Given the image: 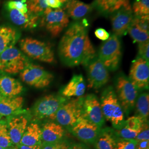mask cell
Listing matches in <instances>:
<instances>
[{
	"label": "cell",
	"instance_id": "1",
	"mask_svg": "<svg viewBox=\"0 0 149 149\" xmlns=\"http://www.w3.org/2000/svg\"><path fill=\"white\" fill-rule=\"evenodd\" d=\"M87 22L75 21L68 27L58 46L59 58L69 67L86 66L96 57V50L88 35Z\"/></svg>",
	"mask_w": 149,
	"mask_h": 149
},
{
	"label": "cell",
	"instance_id": "2",
	"mask_svg": "<svg viewBox=\"0 0 149 149\" xmlns=\"http://www.w3.org/2000/svg\"><path fill=\"white\" fill-rule=\"evenodd\" d=\"M100 102L104 119L111 123L116 130L123 128L125 115L113 87L109 86L102 92Z\"/></svg>",
	"mask_w": 149,
	"mask_h": 149
},
{
	"label": "cell",
	"instance_id": "3",
	"mask_svg": "<svg viewBox=\"0 0 149 149\" xmlns=\"http://www.w3.org/2000/svg\"><path fill=\"white\" fill-rule=\"evenodd\" d=\"M116 95L124 115L128 116L135 107L139 89L127 76L118 74L116 80Z\"/></svg>",
	"mask_w": 149,
	"mask_h": 149
},
{
	"label": "cell",
	"instance_id": "4",
	"mask_svg": "<svg viewBox=\"0 0 149 149\" xmlns=\"http://www.w3.org/2000/svg\"><path fill=\"white\" fill-rule=\"evenodd\" d=\"M69 98L61 95H50L41 98L36 102L32 108V115L34 120H54L59 108Z\"/></svg>",
	"mask_w": 149,
	"mask_h": 149
},
{
	"label": "cell",
	"instance_id": "5",
	"mask_svg": "<svg viewBox=\"0 0 149 149\" xmlns=\"http://www.w3.org/2000/svg\"><path fill=\"white\" fill-rule=\"evenodd\" d=\"M83 100V96L72 100L68 99L59 108L54 120L68 129L72 127L82 117Z\"/></svg>",
	"mask_w": 149,
	"mask_h": 149
},
{
	"label": "cell",
	"instance_id": "6",
	"mask_svg": "<svg viewBox=\"0 0 149 149\" xmlns=\"http://www.w3.org/2000/svg\"><path fill=\"white\" fill-rule=\"evenodd\" d=\"M98 59L110 71H116L120 65L122 58V46L119 38L114 34L105 41L98 53Z\"/></svg>",
	"mask_w": 149,
	"mask_h": 149
},
{
	"label": "cell",
	"instance_id": "7",
	"mask_svg": "<svg viewBox=\"0 0 149 149\" xmlns=\"http://www.w3.org/2000/svg\"><path fill=\"white\" fill-rule=\"evenodd\" d=\"M19 46L22 51L31 59L47 63H52L55 60L53 50L48 43L25 38L19 41Z\"/></svg>",
	"mask_w": 149,
	"mask_h": 149
},
{
	"label": "cell",
	"instance_id": "8",
	"mask_svg": "<svg viewBox=\"0 0 149 149\" xmlns=\"http://www.w3.org/2000/svg\"><path fill=\"white\" fill-rule=\"evenodd\" d=\"M40 26L44 27L53 37H57L69 26V17L63 9L52 10L47 7L43 12Z\"/></svg>",
	"mask_w": 149,
	"mask_h": 149
},
{
	"label": "cell",
	"instance_id": "9",
	"mask_svg": "<svg viewBox=\"0 0 149 149\" xmlns=\"http://www.w3.org/2000/svg\"><path fill=\"white\" fill-rule=\"evenodd\" d=\"M29 63L27 57L14 46L7 48L0 54V70L6 73H19Z\"/></svg>",
	"mask_w": 149,
	"mask_h": 149
},
{
	"label": "cell",
	"instance_id": "10",
	"mask_svg": "<svg viewBox=\"0 0 149 149\" xmlns=\"http://www.w3.org/2000/svg\"><path fill=\"white\" fill-rule=\"evenodd\" d=\"M20 77L29 86L37 88H43L50 84L54 76L43 67L29 63L21 72Z\"/></svg>",
	"mask_w": 149,
	"mask_h": 149
},
{
	"label": "cell",
	"instance_id": "11",
	"mask_svg": "<svg viewBox=\"0 0 149 149\" xmlns=\"http://www.w3.org/2000/svg\"><path fill=\"white\" fill-rule=\"evenodd\" d=\"M85 66L87 71L88 88L99 89L108 82L109 70L98 58H95Z\"/></svg>",
	"mask_w": 149,
	"mask_h": 149
},
{
	"label": "cell",
	"instance_id": "12",
	"mask_svg": "<svg viewBox=\"0 0 149 149\" xmlns=\"http://www.w3.org/2000/svg\"><path fill=\"white\" fill-rule=\"evenodd\" d=\"M134 15L130 5L123 6L111 15L113 34L119 38L127 34Z\"/></svg>",
	"mask_w": 149,
	"mask_h": 149
},
{
	"label": "cell",
	"instance_id": "13",
	"mask_svg": "<svg viewBox=\"0 0 149 149\" xmlns=\"http://www.w3.org/2000/svg\"><path fill=\"white\" fill-rule=\"evenodd\" d=\"M82 117L102 128L105 119L102 113L100 102L96 95L91 94L84 97Z\"/></svg>",
	"mask_w": 149,
	"mask_h": 149
},
{
	"label": "cell",
	"instance_id": "14",
	"mask_svg": "<svg viewBox=\"0 0 149 149\" xmlns=\"http://www.w3.org/2000/svg\"><path fill=\"white\" fill-rule=\"evenodd\" d=\"M101 129L85 118L82 117L69 130L80 141L87 144H93Z\"/></svg>",
	"mask_w": 149,
	"mask_h": 149
},
{
	"label": "cell",
	"instance_id": "15",
	"mask_svg": "<svg viewBox=\"0 0 149 149\" xmlns=\"http://www.w3.org/2000/svg\"><path fill=\"white\" fill-rule=\"evenodd\" d=\"M129 79L139 90L149 88V62L137 57L132 61Z\"/></svg>",
	"mask_w": 149,
	"mask_h": 149
},
{
	"label": "cell",
	"instance_id": "16",
	"mask_svg": "<svg viewBox=\"0 0 149 149\" xmlns=\"http://www.w3.org/2000/svg\"><path fill=\"white\" fill-rule=\"evenodd\" d=\"M28 123V120L24 116H17L8 118L7 128L12 144L18 145Z\"/></svg>",
	"mask_w": 149,
	"mask_h": 149
},
{
	"label": "cell",
	"instance_id": "17",
	"mask_svg": "<svg viewBox=\"0 0 149 149\" xmlns=\"http://www.w3.org/2000/svg\"><path fill=\"white\" fill-rule=\"evenodd\" d=\"M8 10L10 18L15 25L25 29H33L37 26L40 15L28 12L23 14L16 9Z\"/></svg>",
	"mask_w": 149,
	"mask_h": 149
},
{
	"label": "cell",
	"instance_id": "18",
	"mask_svg": "<svg viewBox=\"0 0 149 149\" xmlns=\"http://www.w3.org/2000/svg\"><path fill=\"white\" fill-rule=\"evenodd\" d=\"M92 8L91 5L87 4L79 0H69L65 3L63 10L69 17L78 21L88 15Z\"/></svg>",
	"mask_w": 149,
	"mask_h": 149
},
{
	"label": "cell",
	"instance_id": "19",
	"mask_svg": "<svg viewBox=\"0 0 149 149\" xmlns=\"http://www.w3.org/2000/svg\"><path fill=\"white\" fill-rule=\"evenodd\" d=\"M86 85L82 74H74L69 83L63 87L61 95L70 98V97H81L85 94Z\"/></svg>",
	"mask_w": 149,
	"mask_h": 149
},
{
	"label": "cell",
	"instance_id": "20",
	"mask_svg": "<svg viewBox=\"0 0 149 149\" xmlns=\"http://www.w3.org/2000/svg\"><path fill=\"white\" fill-rule=\"evenodd\" d=\"M23 98L21 96L2 97L0 100V116L10 117L22 113Z\"/></svg>",
	"mask_w": 149,
	"mask_h": 149
},
{
	"label": "cell",
	"instance_id": "21",
	"mask_svg": "<svg viewBox=\"0 0 149 149\" xmlns=\"http://www.w3.org/2000/svg\"><path fill=\"white\" fill-rule=\"evenodd\" d=\"M41 129L42 143H54L64 139L65 131L64 127L56 122L45 123Z\"/></svg>",
	"mask_w": 149,
	"mask_h": 149
},
{
	"label": "cell",
	"instance_id": "22",
	"mask_svg": "<svg viewBox=\"0 0 149 149\" xmlns=\"http://www.w3.org/2000/svg\"><path fill=\"white\" fill-rule=\"evenodd\" d=\"M23 86L15 79L7 75L0 76V93L3 97H13L19 95Z\"/></svg>",
	"mask_w": 149,
	"mask_h": 149
},
{
	"label": "cell",
	"instance_id": "23",
	"mask_svg": "<svg viewBox=\"0 0 149 149\" xmlns=\"http://www.w3.org/2000/svg\"><path fill=\"white\" fill-rule=\"evenodd\" d=\"M119 139L114 129L102 128L93 144L96 149H114Z\"/></svg>",
	"mask_w": 149,
	"mask_h": 149
},
{
	"label": "cell",
	"instance_id": "24",
	"mask_svg": "<svg viewBox=\"0 0 149 149\" xmlns=\"http://www.w3.org/2000/svg\"><path fill=\"white\" fill-rule=\"evenodd\" d=\"M129 5H130L129 0H94L91 5L100 13L108 16Z\"/></svg>",
	"mask_w": 149,
	"mask_h": 149
},
{
	"label": "cell",
	"instance_id": "25",
	"mask_svg": "<svg viewBox=\"0 0 149 149\" xmlns=\"http://www.w3.org/2000/svg\"><path fill=\"white\" fill-rule=\"evenodd\" d=\"M42 129L37 123L34 122L27 125L19 144L34 146L42 144Z\"/></svg>",
	"mask_w": 149,
	"mask_h": 149
},
{
	"label": "cell",
	"instance_id": "26",
	"mask_svg": "<svg viewBox=\"0 0 149 149\" xmlns=\"http://www.w3.org/2000/svg\"><path fill=\"white\" fill-rule=\"evenodd\" d=\"M18 39V34L11 27H0V54L7 48L13 47Z\"/></svg>",
	"mask_w": 149,
	"mask_h": 149
},
{
	"label": "cell",
	"instance_id": "27",
	"mask_svg": "<svg viewBox=\"0 0 149 149\" xmlns=\"http://www.w3.org/2000/svg\"><path fill=\"white\" fill-rule=\"evenodd\" d=\"M135 107L137 116L148 120L149 113V95L148 93H142L138 96Z\"/></svg>",
	"mask_w": 149,
	"mask_h": 149
},
{
	"label": "cell",
	"instance_id": "28",
	"mask_svg": "<svg viewBox=\"0 0 149 149\" xmlns=\"http://www.w3.org/2000/svg\"><path fill=\"white\" fill-rule=\"evenodd\" d=\"M127 33L133 39L134 43L139 44L149 41V32L142 30L133 21L128 28Z\"/></svg>",
	"mask_w": 149,
	"mask_h": 149
},
{
	"label": "cell",
	"instance_id": "29",
	"mask_svg": "<svg viewBox=\"0 0 149 149\" xmlns=\"http://www.w3.org/2000/svg\"><path fill=\"white\" fill-rule=\"evenodd\" d=\"M28 12L41 15L48 7L45 0H26Z\"/></svg>",
	"mask_w": 149,
	"mask_h": 149
},
{
	"label": "cell",
	"instance_id": "30",
	"mask_svg": "<svg viewBox=\"0 0 149 149\" xmlns=\"http://www.w3.org/2000/svg\"><path fill=\"white\" fill-rule=\"evenodd\" d=\"M132 8L135 17L149 15V0H135Z\"/></svg>",
	"mask_w": 149,
	"mask_h": 149
},
{
	"label": "cell",
	"instance_id": "31",
	"mask_svg": "<svg viewBox=\"0 0 149 149\" xmlns=\"http://www.w3.org/2000/svg\"><path fill=\"white\" fill-rule=\"evenodd\" d=\"M12 143L8 133L7 124L3 121L0 122V147L4 149L12 146Z\"/></svg>",
	"mask_w": 149,
	"mask_h": 149
},
{
	"label": "cell",
	"instance_id": "32",
	"mask_svg": "<svg viewBox=\"0 0 149 149\" xmlns=\"http://www.w3.org/2000/svg\"><path fill=\"white\" fill-rule=\"evenodd\" d=\"M147 122H148V120L136 116L129 117L125 120L124 126L134 130H141L144 124Z\"/></svg>",
	"mask_w": 149,
	"mask_h": 149
},
{
	"label": "cell",
	"instance_id": "33",
	"mask_svg": "<svg viewBox=\"0 0 149 149\" xmlns=\"http://www.w3.org/2000/svg\"><path fill=\"white\" fill-rule=\"evenodd\" d=\"M71 144L65 139L54 143H42V149H70Z\"/></svg>",
	"mask_w": 149,
	"mask_h": 149
},
{
	"label": "cell",
	"instance_id": "34",
	"mask_svg": "<svg viewBox=\"0 0 149 149\" xmlns=\"http://www.w3.org/2000/svg\"><path fill=\"white\" fill-rule=\"evenodd\" d=\"M115 130L119 138L125 140H133L136 138L141 130H134L124 126L121 129Z\"/></svg>",
	"mask_w": 149,
	"mask_h": 149
},
{
	"label": "cell",
	"instance_id": "35",
	"mask_svg": "<svg viewBox=\"0 0 149 149\" xmlns=\"http://www.w3.org/2000/svg\"><path fill=\"white\" fill-rule=\"evenodd\" d=\"M6 6L8 10L16 9L23 14L28 12L26 0H11L7 2Z\"/></svg>",
	"mask_w": 149,
	"mask_h": 149
},
{
	"label": "cell",
	"instance_id": "36",
	"mask_svg": "<svg viewBox=\"0 0 149 149\" xmlns=\"http://www.w3.org/2000/svg\"><path fill=\"white\" fill-rule=\"evenodd\" d=\"M133 22L142 30L146 32H149V15L141 17L134 16Z\"/></svg>",
	"mask_w": 149,
	"mask_h": 149
},
{
	"label": "cell",
	"instance_id": "37",
	"mask_svg": "<svg viewBox=\"0 0 149 149\" xmlns=\"http://www.w3.org/2000/svg\"><path fill=\"white\" fill-rule=\"evenodd\" d=\"M136 141L119 139L114 149H135Z\"/></svg>",
	"mask_w": 149,
	"mask_h": 149
},
{
	"label": "cell",
	"instance_id": "38",
	"mask_svg": "<svg viewBox=\"0 0 149 149\" xmlns=\"http://www.w3.org/2000/svg\"><path fill=\"white\" fill-rule=\"evenodd\" d=\"M138 58L144 59L149 62V42L138 44Z\"/></svg>",
	"mask_w": 149,
	"mask_h": 149
},
{
	"label": "cell",
	"instance_id": "39",
	"mask_svg": "<svg viewBox=\"0 0 149 149\" xmlns=\"http://www.w3.org/2000/svg\"><path fill=\"white\" fill-rule=\"evenodd\" d=\"M135 140H149V128L148 122L144 124V127L142 128L141 130L138 134Z\"/></svg>",
	"mask_w": 149,
	"mask_h": 149
},
{
	"label": "cell",
	"instance_id": "40",
	"mask_svg": "<svg viewBox=\"0 0 149 149\" xmlns=\"http://www.w3.org/2000/svg\"><path fill=\"white\" fill-rule=\"evenodd\" d=\"M95 34L98 39L103 41H106L110 37L109 33L102 28L97 29L95 32Z\"/></svg>",
	"mask_w": 149,
	"mask_h": 149
},
{
	"label": "cell",
	"instance_id": "41",
	"mask_svg": "<svg viewBox=\"0 0 149 149\" xmlns=\"http://www.w3.org/2000/svg\"><path fill=\"white\" fill-rule=\"evenodd\" d=\"M45 3L50 8H60L63 6L60 0H45Z\"/></svg>",
	"mask_w": 149,
	"mask_h": 149
},
{
	"label": "cell",
	"instance_id": "42",
	"mask_svg": "<svg viewBox=\"0 0 149 149\" xmlns=\"http://www.w3.org/2000/svg\"><path fill=\"white\" fill-rule=\"evenodd\" d=\"M135 149H149V140L136 141Z\"/></svg>",
	"mask_w": 149,
	"mask_h": 149
},
{
	"label": "cell",
	"instance_id": "43",
	"mask_svg": "<svg viewBox=\"0 0 149 149\" xmlns=\"http://www.w3.org/2000/svg\"><path fill=\"white\" fill-rule=\"evenodd\" d=\"M41 145H38L34 146H27L21 144H18V145H16V149H42Z\"/></svg>",
	"mask_w": 149,
	"mask_h": 149
},
{
	"label": "cell",
	"instance_id": "44",
	"mask_svg": "<svg viewBox=\"0 0 149 149\" xmlns=\"http://www.w3.org/2000/svg\"><path fill=\"white\" fill-rule=\"evenodd\" d=\"M70 149H90L87 148L85 144H71Z\"/></svg>",
	"mask_w": 149,
	"mask_h": 149
},
{
	"label": "cell",
	"instance_id": "45",
	"mask_svg": "<svg viewBox=\"0 0 149 149\" xmlns=\"http://www.w3.org/2000/svg\"><path fill=\"white\" fill-rule=\"evenodd\" d=\"M69 0H60V1L61 2V3H62V4H64V3H65L67 1H68Z\"/></svg>",
	"mask_w": 149,
	"mask_h": 149
},
{
	"label": "cell",
	"instance_id": "46",
	"mask_svg": "<svg viewBox=\"0 0 149 149\" xmlns=\"http://www.w3.org/2000/svg\"><path fill=\"white\" fill-rule=\"evenodd\" d=\"M2 97H3L2 96V95H1V93H0V100H1V98H2Z\"/></svg>",
	"mask_w": 149,
	"mask_h": 149
},
{
	"label": "cell",
	"instance_id": "47",
	"mask_svg": "<svg viewBox=\"0 0 149 149\" xmlns=\"http://www.w3.org/2000/svg\"><path fill=\"white\" fill-rule=\"evenodd\" d=\"M16 149V148H7V149Z\"/></svg>",
	"mask_w": 149,
	"mask_h": 149
},
{
	"label": "cell",
	"instance_id": "48",
	"mask_svg": "<svg viewBox=\"0 0 149 149\" xmlns=\"http://www.w3.org/2000/svg\"><path fill=\"white\" fill-rule=\"evenodd\" d=\"M0 149H4V148H1V147H0Z\"/></svg>",
	"mask_w": 149,
	"mask_h": 149
}]
</instances>
